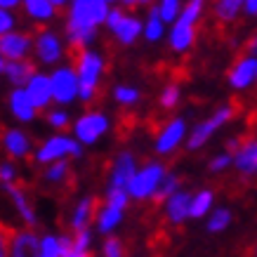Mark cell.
<instances>
[{
	"mask_svg": "<svg viewBox=\"0 0 257 257\" xmlns=\"http://www.w3.org/2000/svg\"><path fill=\"white\" fill-rule=\"evenodd\" d=\"M168 172L165 163L161 161H149L147 165H142L137 168L135 172V177L130 179V184H127V196L135 198V201H147L151 196L156 194L158 184H161V179L163 175Z\"/></svg>",
	"mask_w": 257,
	"mask_h": 257,
	"instance_id": "5",
	"label": "cell"
},
{
	"mask_svg": "<svg viewBox=\"0 0 257 257\" xmlns=\"http://www.w3.org/2000/svg\"><path fill=\"white\" fill-rule=\"evenodd\" d=\"M140 90L133 85H116L113 87V99H116V104H120V106H133V104H137L140 101Z\"/></svg>",
	"mask_w": 257,
	"mask_h": 257,
	"instance_id": "33",
	"label": "cell"
},
{
	"mask_svg": "<svg viewBox=\"0 0 257 257\" xmlns=\"http://www.w3.org/2000/svg\"><path fill=\"white\" fill-rule=\"evenodd\" d=\"M50 3H52V5H55V10H57V8H64V5H69L71 0H50Z\"/></svg>",
	"mask_w": 257,
	"mask_h": 257,
	"instance_id": "50",
	"label": "cell"
},
{
	"mask_svg": "<svg viewBox=\"0 0 257 257\" xmlns=\"http://www.w3.org/2000/svg\"><path fill=\"white\" fill-rule=\"evenodd\" d=\"M50 85H52V101L59 104V109L78 99V76L71 64H59L50 73Z\"/></svg>",
	"mask_w": 257,
	"mask_h": 257,
	"instance_id": "7",
	"label": "cell"
},
{
	"mask_svg": "<svg viewBox=\"0 0 257 257\" xmlns=\"http://www.w3.org/2000/svg\"><path fill=\"white\" fill-rule=\"evenodd\" d=\"M130 203V196H127V189H116V187H109L106 189V196H104V205H109L113 210H120L123 212Z\"/></svg>",
	"mask_w": 257,
	"mask_h": 257,
	"instance_id": "32",
	"label": "cell"
},
{
	"mask_svg": "<svg viewBox=\"0 0 257 257\" xmlns=\"http://www.w3.org/2000/svg\"><path fill=\"white\" fill-rule=\"evenodd\" d=\"M73 69L78 76V99L87 104L97 97V87H99V80L106 69V59L97 50H80Z\"/></svg>",
	"mask_w": 257,
	"mask_h": 257,
	"instance_id": "2",
	"label": "cell"
},
{
	"mask_svg": "<svg viewBox=\"0 0 257 257\" xmlns=\"http://www.w3.org/2000/svg\"><path fill=\"white\" fill-rule=\"evenodd\" d=\"M111 5L104 0H71L66 12V40L73 50H90L97 29L106 22Z\"/></svg>",
	"mask_w": 257,
	"mask_h": 257,
	"instance_id": "1",
	"label": "cell"
},
{
	"mask_svg": "<svg viewBox=\"0 0 257 257\" xmlns=\"http://www.w3.org/2000/svg\"><path fill=\"white\" fill-rule=\"evenodd\" d=\"M111 130V118L104 111H85L73 120V140L80 147H92Z\"/></svg>",
	"mask_w": 257,
	"mask_h": 257,
	"instance_id": "6",
	"label": "cell"
},
{
	"mask_svg": "<svg viewBox=\"0 0 257 257\" xmlns=\"http://www.w3.org/2000/svg\"><path fill=\"white\" fill-rule=\"evenodd\" d=\"M80 156H83V147L73 140V135H64V133L47 137L33 151V161L40 165H50L57 163V161H69V158H80Z\"/></svg>",
	"mask_w": 257,
	"mask_h": 257,
	"instance_id": "3",
	"label": "cell"
},
{
	"mask_svg": "<svg viewBox=\"0 0 257 257\" xmlns=\"http://www.w3.org/2000/svg\"><path fill=\"white\" fill-rule=\"evenodd\" d=\"M212 201H215V194H212L210 189L196 191V194L191 196V203H189V217H194V219L205 217L212 208Z\"/></svg>",
	"mask_w": 257,
	"mask_h": 257,
	"instance_id": "26",
	"label": "cell"
},
{
	"mask_svg": "<svg viewBox=\"0 0 257 257\" xmlns=\"http://www.w3.org/2000/svg\"><path fill=\"white\" fill-rule=\"evenodd\" d=\"M33 55L40 64L45 66H59V62L64 59V40L57 36L55 31L50 29H43V31L33 38Z\"/></svg>",
	"mask_w": 257,
	"mask_h": 257,
	"instance_id": "9",
	"label": "cell"
},
{
	"mask_svg": "<svg viewBox=\"0 0 257 257\" xmlns=\"http://www.w3.org/2000/svg\"><path fill=\"white\" fill-rule=\"evenodd\" d=\"M15 229H10L8 224L0 222V257H10V241H12Z\"/></svg>",
	"mask_w": 257,
	"mask_h": 257,
	"instance_id": "40",
	"label": "cell"
},
{
	"mask_svg": "<svg viewBox=\"0 0 257 257\" xmlns=\"http://www.w3.org/2000/svg\"><path fill=\"white\" fill-rule=\"evenodd\" d=\"M205 3H208V0H189L187 5H182V12H179V17L175 22L196 26L198 19H201V15H203V10H205Z\"/></svg>",
	"mask_w": 257,
	"mask_h": 257,
	"instance_id": "29",
	"label": "cell"
},
{
	"mask_svg": "<svg viewBox=\"0 0 257 257\" xmlns=\"http://www.w3.org/2000/svg\"><path fill=\"white\" fill-rule=\"evenodd\" d=\"M59 250H62V255L59 257H92L90 255V250H87V252L73 250V245H71V236H59Z\"/></svg>",
	"mask_w": 257,
	"mask_h": 257,
	"instance_id": "39",
	"label": "cell"
},
{
	"mask_svg": "<svg viewBox=\"0 0 257 257\" xmlns=\"http://www.w3.org/2000/svg\"><path fill=\"white\" fill-rule=\"evenodd\" d=\"M142 26H144V22H142L140 17H135V15H127L125 12L123 19L113 26V38L120 43V45H133L135 40L142 36Z\"/></svg>",
	"mask_w": 257,
	"mask_h": 257,
	"instance_id": "20",
	"label": "cell"
},
{
	"mask_svg": "<svg viewBox=\"0 0 257 257\" xmlns=\"http://www.w3.org/2000/svg\"><path fill=\"white\" fill-rule=\"evenodd\" d=\"M231 165V154H226V151H222V154H217V156H212L210 158V172H222V170H226Z\"/></svg>",
	"mask_w": 257,
	"mask_h": 257,
	"instance_id": "42",
	"label": "cell"
},
{
	"mask_svg": "<svg viewBox=\"0 0 257 257\" xmlns=\"http://www.w3.org/2000/svg\"><path fill=\"white\" fill-rule=\"evenodd\" d=\"M137 168L140 165H137V158H135L133 151H118L116 158H113V165H111V172H109V187L127 189V184L135 177Z\"/></svg>",
	"mask_w": 257,
	"mask_h": 257,
	"instance_id": "12",
	"label": "cell"
},
{
	"mask_svg": "<svg viewBox=\"0 0 257 257\" xmlns=\"http://www.w3.org/2000/svg\"><path fill=\"white\" fill-rule=\"evenodd\" d=\"M245 52H248L250 57H257V33L248 40V45H245Z\"/></svg>",
	"mask_w": 257,
	"mask_h": 257,
	"instance_id": "47",
	"label": "cell"
},
{
	"mask_svg": "<svg viewBox=\"0 0 257 257\" xmlns=\"http://www.w3.org/2000/svg\"><path fill=\"white\" fill-rule=\"evenodd\" d=\"M243 10H245V15L257 17V0H245V3H243Z\"/></svg>",
	"mask_w": 257,
	"mask_h": 257,
	"instance_id": "46",
	"label": "cell"
},
{
	"mask_svg": "<svg viewBox=\"0 0 257 257\" xmlns=\"http://www.w3.org/2000/svg\"><path fill=\"white\" fill-rule=\"evenodd\" d=\"M26 17H31L33 22H50L55 17V5L50 0H22Z\"/></svg>",
	"mask_w": 257,
	"mask_h": 257,
	"instance_id": "25",
	"label": "cell"
},
{
	"mask_svg": "<svg viewBox=\"0 0 257 257\" xmlns=\"http://www.w3.org/2000/svg\"><path fill=\"white\" fill-rule=\"evenodd\" d=\"M123 15H125V10L113 5V8L109 10V15H106V22H104V24H106V29H109V31H113V26H116V24L123 19Z\"/></svg>",
	"mask_w": 257,
	"mask_h": 257,
	"instance_id": "44",
	"label": "cell"
},
{
	"mask_svg": "<svg viewBox=\"0 0 257 257\" xmlns=\"http://www.w3.org/2000/svg\"><path fill=\"white\" fill-rule=\"evenodd\" d=\"M8 106H10V113H12L19 123H33L36 116H38V109L33 106V101L29 99V94H26L24 87H15V90L8 94Z\"/></svg>",
	"mask_w": 257,
	"mask_h": 257,
	"instance_id": "16",
	"label": "cell"
},
{
	"mask_svg": "<svg viewBox=\"0 0 257 257\" xmlns=\"http://www.w3.org/2000/svg\"><path fill=\"white\" fill-rule=\"evenodd\" d=\"M158 15L163 19V24H175V19L182 12V0H158Z\"/></svg>",
	"mask_w": 257,
	"mask_h": 257,
	"instance_id": "34",
	"label": "cell"
},
{
	"mask_svg": "<svg viewBox=\"0 0 257 257\" xmlns=\"http://www.w3.org/2000/svg\"><path fill=\"white\" fill-rule=\"evenodd\" d=\"M104 3H109L111 8H113V5H116V3H120V0H104Z\"/></svg>",
	"mask_w": 257,
	"mask_h": 257,
	"instance_id": "52",
	"label": "cell"
},
{
	"mask_svg": "<svg viewBox=\"0 0 257 257\" xmlns=\"http://www.w3.org/2000/svg\"><path fill=\"white\" fill-rule=\"evenodd\" d=\"M234 113H236L234 104H222V106H217V109L212 111L210 118H205V120H201V123H196L194 127H191V133L187 135V142H184L187 149L189 151H198V149H203L222 125H226L231 118H234Z\"/></svg>",
	"mask_w": 257,
	"mask_h": 257,
	"instance_id": "4",
	"label": "cell"
},
{
	"mask_svg": "<svg viewBox=\"0 0 257 257\" xmlns=\"http://www.w3.org/2000/svg\"><path fill=\"white\" fill-rule=\"evenodd\" d=\"M71 175V165L69 161H57V163L45 165V172H43V179L50 182V184H62L66 182Z\"/></svg>",
	"mask_w": 257,
	"mask_h": 257,
	"instance_id": "30",
	"label": "cell"
},
{
	"mask_svg": "<svg viewBox=\"0 0 257 257\" xmlns=\"http://www.w3.org/2000/svg\"><path fill=\"white\" fill-rule=\"evenodd\" d=\"M33 73H36V64L31 59L8 62V66H5V78L10 80L12 87H26V83L31 80Z\"/></svg>",
	"mask_w": 257,
	"mask_h": 257,
	"instance_id": "23",
	"label": "cell"
},
{
	"mask_svg": "<svg viewBox=\"0 0 257 257\" xmlns=\"http://www.w3.org/2000/svg\"><path fill=\"white\" fill-rule=\"evenodd\" d=\"M175 191H179V175L168 170L163 175V179H161V184H158L156 194L151 196V198H154V203H165Z\"/></svg>",
	"mask_w": 257,
	"mask_h": 257,
	"instance_id": "28",
	"label": "cell"
},
{
	"mask_svg": "<svg viewBox=\"0 0 257 257\" xmlns=\"http://www.w3.org/2000/svg\"><path fill=\"white\" fill-rule=\"evenodd\" d=\"M226 80H229V85L234 87V90H248L250 85H255L257 83V57H250V55L241 57L231 66Z\"/></svg>",
	"mask_w": 257,
	"mask_h": 257,
	"instance_id": "13",
	"label": "cell"
},
{
	"mask_svg": "<svg viewBox=\"0 0 257 257\" xmlns=\"http://www.w3.org/2000/svg\"><path fill=\"white\" fill-rule=\"evenodd\" d=\"M10 257H40V236L33 229H22L12 234Z\"/></svg>",
	"mask_w": 257,
	"mask_h": 257,
	"instance_id": "15",
	"label": "cell"
},
{
	"mask_svg": "<svg viewBox=\"0 0 257 257\" xmlns=\"http://www.w3.org/2000/svg\"><path fill=\"white\" fill-rule=\"evenodd\" d=\"M179 99H182V90H179V85H165L163 90H161V94H158V104L163 106L165 111L175 109L179 104Z\"/></svg>",
	"mask_w": 257,
	"mask_h": 257,
	"instance_id": "36",
	"label": "cell"
},
{
	"mask_svg": "<svg viewBox=\"0 0 257 257\" xmlns=\"http://www.w3.org/2000/svg\"><path fill=\"white\" fill-rule=\"evenodd\" d=\"M137 5L140 8H151V5H156V0H137Z\"/></svg>",
	"mask_w": 257,
	"mask_h": 257,
	"instance_id": "49",
	"label": "cell"
},
{
	"mask_svg": "<svg viewBox=\"0 0 257 257\" xmlns=\"http://www.w3.org/2000/svg\"><path fill=\"white\" fill-rule=\"evenodd\" d=\"M231 165L241 172L243 177H252L257 175V140L243 142L231 156Z\"/></svg>",
	"mask_w": 257,
	"mask_h": 257,
	"instance_id": "17",
	"label": "cell"
},
{
	"mask_svg": "<svg viewBox=\"0 0 257 257\" xmlns=\"http://www.w3.org/2000/svg\"><path fill=\"white\" fill-rule=\"evenodd\" d=\"M97 210H99V205H97V201H94L92 196L80 198L78 205L73 208V215H71V229H73V234L83 231V229H90V222L94 219Z\"/></svg>",
	"mask_w": 257,
	"mask_h": 257,
	"instance_id": "21",
	"label": "cell"
},
{
	"mask_svg": "<svg viewBox=\"0 0 257 257\" xmlns=\"http://www.w3.org/2000/svg\"><path fill=\"white\" fill-rule=\"evenodd\" d=\"M26 94H29V99L33 101V106L36 109H50V104H55L52 101V85H50V76L43 73V71H36L31 76V80L26 83Z\"/></svg>",
	"mask_w": 257,
	"mask_h": 257,
	"instance_id": "14",
	"label": "cell"
},
{
	"mask_svg": "<svg viewBox=\"0 0 257 257\" xmlns=\"http://www.w3.org/2000/svg\"><path fill=\"white\" fill-rule=\"evenodd\" d=\"M0 147L8 154V161H24V158L31 156L33 151V142L29 137V133H24L22 127H10L0 135Z\"/></svg>",
	"mask_w": 257,
	"mask_h": 257,
	"instance_id": "11",
	"label": "cell"
},
{
	"mask_svg": "<svg viewBox=\"0 0 257 257\" xmlns=\"http://www.w3.org/2000/svg\"><path fill=\"white\" fill-rule=\"evenodd\" d=\"M5 191H8L10 201L15 203L17 212H19L22 219L26 222V226L33 229V226L38 224V217H36V210H33V205H31V201H29L26 191H24V187H19V184H10V187H5Z\"/></svg>",
	"mask_w": 257,
	"mask_h": 257,
	"instance_id": "19",
	"label": "cell"
},
{
	"mask_svg": "<svg viewBox=\"0 0 257 257\" xmlns=\"http://www.w3.org/2000/svg\"><path fill=\"white\" fill-rule=\"evenodd\" d=\"M94 219H97V231H101V234H111V231L123 222V212L113 210V208H109V205H101L99 210H97V215H94Z\"/></svg>",
	"mask_w": 257,
	"mask_h": 257,
	"instance_id": "27",
	"label": "cell"
},
{
	"mask_svg": "<svg viewBox=\"0 0 257 257\" xmlns=\"http://www.w3.org/2000/svg\"><path fill=\"white\" fill-rule=\"evenodd\" d=\"M187 135H189L187 120L182 116L172 118V120H168V123L161 127V133L156 135L154 151H156L158 156H170V154H175V151L187 142Z\"/></svg>",
	"mask_w": 257,
	"mask_h": 257,
	"instance_id": "8",
	"label": "cell"
},
{
	"mask_svg": "<svg viewBox=\"0 0 257 257\" xmlns=\"http://www.w3.org/2000/svg\"><path fill=\"white\" fill-rule=\"evenodd\" d=\"M189 203H191V194L179 189L165 201V217L170 219L172 224H182L189 217Z\"/></svg>",
	"mask_w": 257,
	"mask_h": 257,
	"instance_id": "22",
	"label": "cell"
},
{
	"mask_svg": "<svg viewBox=\"0 0 257 257\" xmlns=\"http://www.w3.org/2000/svg\"><path fill=\"white\" fill-rule=\"evenodd\" d=\"M101 255L104 257H123V243L118 241V238H106L104 241V248H101Z\"/></svg>",
	"mask_w": 257,
	"mask_h": 257,
	"instance_id": "41",
	"label": "cell"
},
{
	"mask_svg": "<svg viewBox=\"0 0 257 257\" xmlns=\"http://www.w3.org/2000/svg\"><path fill=\"white\" fill-rule=\"evenodd\" d=\"M17 179H19L17 165L12 161H0V184L10 187V184H17Z\"/></svg>",
	"mask_w": 257,
	"mask_h": 257,
	"instance_id": "38",
	"label": "cell"
},
{
	"mask_svg": "<svg viewBox=\"0 0 257 257\" xmlns=\"http://www.w3.org/2000/svg\"><path fill=\"white\" fill-rule=\"evenodd\" d=\"M45 120L50 127H55L57 133H62L64 127H69L71 125V116L66 109H50L45 113Z\"/></svg>",
	"mask_w": 257,
	"mask_h": 257,
	"instance_id": "37",
	"label": "cell"
},
{
	"mask_svg": "<svg viewBox=\"0 0 257 257\" xmlns=\"http://www.w3.org/2000/svg\"><path fill=\"white\" fill-rule=\"evenodd\" d=\"M19 5H22V0H0V10H8V12L17 10Z\"/></svg>",
	"mask_w": 257,
	"mask_h": 257,
	"instance_id": "45",
	"label": "cell"
},
{
	"mask_svg": "<svg viewBox=\"0 0 257 257\" xmlns=\"http://www.w3.org/2000/svg\"><path fill=\"white\" fill-rule=\"evenodd\" d=\"M168 43H170V50L177 52V55H184L189 52L196 43V26H189V24L175 22L172 24V31L168 36Z\"/></svg>",
	"mask_w": 257,
	"mask_h": 257,
	"instance_id": "18",
	"label": "cell"
},
{
	"mask_svg": "<svg viewBox=\"0 0 257 257\" xmlns=\"http://www.w3.org/2000/svg\"><path fill=\"white\" fill-rule=\"evenodd\" d=\"M243 3L245 0H217L215 3V17L219 22H231L243 10Z\"/></svg>",
	"mask_w": 257,
	"mask_h": 257,
	"instance_id": "31",
	"label": "cell"
},
{
	"mask_svg": "<svg viewBox=\"0 0 257 257\" xmlns=\"http://www.w3.org/2000/svg\"><path fill=\"white\" fill-rule=\"evenodd\" d=\"M5 66H8V62H5V59H3V57H0V76H3V73H5Z\"/></svg>",
	"mask_w": 257,
	"mask_h": 257,
	"instance_id": "51",
	"label": "cell"
},
{
	"mask_svg": "<svg viewBox=\"0 0 257 257\" xmlns=\"http://www.w3.org/2000/svg\"><path fill=\"white\" fill-rule=\"evenodd\" d=\"M17 26V17L8 10H0V36H5V33H12Z\"/></svg>",
	"mask_w": 257,
	"mask_h": 257,
	"instance_id": "43",
	"label": "cell"
},
{
	"mask_svg": "<svg viewBox=\"0 0 257 257\" xmlns=\"http://www.w3.org/2000/svg\"><path fill=\"white\" fill-rule=\"evenodd\" d=\"M33 52V38L24 31H12L0 36V57L5 62H19V59H29Z\"/></svg>",
	"mask_w": 257,
	"mask_h": 257,
	"instance_id": "10",
	"label": "cell"
},
{
	"mask_svg": "<svg viewBox=\"0 0 257 257\" xmlns=\"http://www.w3.org/2000/svg\"><path fill=\"white\" fill-rule=\"evenodd\" d=\"M118 5H120L123 10H127V8H137V0H120Z\"/></svg>",
	"mask_w": 257,
	"mask_h": 257,
	"instance_id": "48",
	"label": "cell"
},
{
	"mask_svg": "<svg viewBox=\"0 0 257 257\" xmlns=\"http://www.w3.org/2000/svg\"><path fill=\"white\" fill-rule=\"evenodd\" d=\"M142 36H144L149 43H158V40L165 36V24H163V19H161V15H158L156 5L149 8V17H147V22H144V26H142Z\"/></svg>",
	"mask_w": 257,
	"mask_h": 257,
	"instance_id": "24",
	"label": "cell"
},
{
	"mask_svg": "<svg viewBox=\"0 0 257 257\" xmlns=\"http://www.w3.org/2000/svg\"><path fill=\"white\" fill-rule=\"evenodd\" d=\"M229 224H231V210H226V208H217V210L210 215V219H208V231L219 234V231H224Z\"/></svg>",
	"mask_w": 257,
	"mask_h": 257,
	"instance_id": "35",
	"label": "cell"
}]
</instances>
